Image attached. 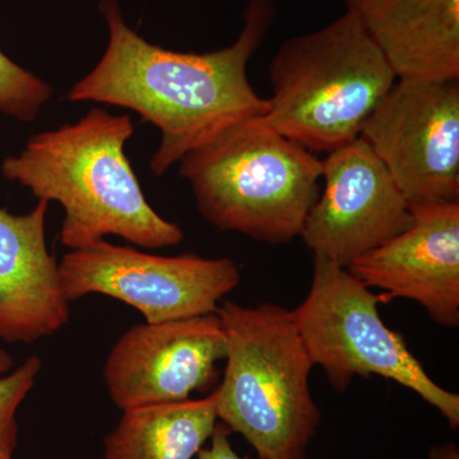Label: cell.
<instances>
[{
	"mask_svg": "<svg viewBox=\"0 0 459 459\" xmlns=\"http://www.w3.org/2000/svg\"><path fill=\"white\" fill-rule=\"evenodd\" d=\"M100 12L110 32L107 50L66 100L129 108L157 126L161 143L150 162L157 177L223 129L267 111L247 68L273 25L274 0H250L238 40L204 54L150 44L124 22L117 0H102Z\"/></svg>",
	"mask_w": 459,
	"mask_h": 459,
	"instance_id": "1",
	"label": "cell"
},
{
	"mask_svg": "<svg viewBox=\"0 0 459 459\" xmlns=\"http://www.w3.org/2000/svg\"><path fill=\"white\" fill-rule=\"evenodd\" d=\"M133 133L128 115L91 108L77 123L33 135L20 155L3 161L2 174L62 205L60 241L69 249L107 235L146 249L178 246L183 230L151 207L124 151Z\"/></svg>",
	"mask_w": 459,
	"mask_h": 459,
	"instance_id": "2",
	"label": "cell"
},
{
	"mask_svg": "<svg viewBox=\"0 0 459 459\" xmlns=\"http://www.w3.org/2000/svg\"><path fill=\"white\" fill-rule=\"evenodd\" d=\"M226 336V368L217 419L240 434L258 459H309L322 413L310 391L314 364L291 310L274 304L217 309Z\"/></svg>",
	"mask_w": 459,
	"mask_h": 459,
	"instance_id": "3",
	"label": "cell"
},
{
	"mask_svg": "<svg viewBox=\"0 0 459 459\" xmlns=\"http://www.w3.org/2000/svg\"><path fill=\"white\" fill-rule=\"evenodd\" d=\"M179 172L213 228L279 246L300 237L320 195L323 165L259 117L193 148L181 157Z\"/></svg>",
	"mask_w": 459,
	"mask_h": 459,
	"instance_id": "4",
	"label": "cell"
},
{
	"mask_svg": "<svg viewBox=\"0 0 459 459\" xmlns=\"http://www.w3.org/2000/svg\"><path fill=\"white\" fill-rule=\"evenodd\" d=\"M270 80L273 95L263 122L310 152L329 153L360 137L397 78L347 8L329 25L283 42Z\"/></svg>",
	"mask_w": 459,
	"mask_h": 459,
	"instance_id": "5",
	"label": "cell"
},
{
	"mask_svg": "<svg viewBox=\"0 0 459 459\" xmlns=\"http://www.w3.org/2000/svg\"><path fill=\"white\" fill-rule=\"evenodd\" d=\"M383 300L346 268L314 258L309 292L291 310L314 367H322L338 392L346 391L353 377L394 380L439 411L455 430L459 395L437 385L404 338L386 327L377 310Z\"/></svg>",
	"mask_w": 459,
	"mask_h": 459,
	"instance_id": "6",
	"label": "cell"
},
{
	"mask_svg": "<svg viewBox=\"0 0 459 459\" xmlns=\"http://www.w3.org/2000/svg\"><path fill=\"white\" fill-rule=\"evenodd\" d=\"M59 276L68 303L90 294L108 296L137 309L146 323L216 313L223 296L240 282L238 264L230 258L153 255L105 238L66 253Z\"/></svg>",
	"mask_w": 459,
	"mask_h": 459,
	"instance_id": "7",
	"label": "cell"
},
{
	"mask_svg": "<svg viewBox=\"0 0 459 459\" xmlns=\"http://www.w3.org/2000/svg\"><path fill=\"white\" fill-rule=\"evenodd\" d=\"M360 137L409 204L459 202L458 81H395Z\"/></svg>",
	"mask_w": 459,
	"mask_h": 459,
	"instance_id": "8",
	"label": "cell"
},
{
	"mask_svg": "<svg viewBox=\"0 0 459 459\" xmlns=\"http://www.w3.org/2000/svg\"><path fill=\"white\" fill-rule=\"evenodd\" d=\"M322 165L325 190L300 234L314 258L347 268L410 225L409 201L367 141L332 151Z\"/></svg>",
	"mask_w": 459,
	"mask_h": 459,
	"instance_id": "9",
	"label": "cell"
},
{
	"mask_svg": "<svg viewBox=\"0 0 459 459\" xmlns=\"http://www.w3.org/2000/svg\"><path fill=\"white\" fill-rule=\"evenodd\" d=\"M226 359L219 314L133 325L114 344L104 367L111 400L122 411L189 400L217 379Z\"/></svg>",
	"mask_w": 459,
	"mask_h": 459,
	"instance_id": "10",
	"label": "cell"
},
{
	"mask_svg": "<svg viewBox=\"0 0 459 459\" xmlns=\"http://www.w3.org/2000/svg\"><path fill=\"white\" fill-rule=\"evenodd\" d=\"M411 222L346 268L367 287L409 299L437 325H459V202L410 204Z\"/></svg>",
	"mask_w": 459,
	"mask_h": 459,
	"instance_id": "11",
	"label": "cell"
},
{
	"mask_svg": "<svg viewBox=\"0 0 459 459\" xmlns=\"http://www.w3.org/2000/svg\"><path fill=\"white\" fill-rule=\"evenodd\" d=\"M49 202L31 212L0 208V340L32 343L69 322V303L60 285L59 264L48 249Z\"/></svg>",
	"mask_w": 459,
	"mask_h": 459,
	"instance_id": "12",
	"label": "cell"
},
{
	"mask_svg": "<svg viewBox=\"0 0 459 459\" xmlns=\"http://www.w3.org/2000/svg\"><path fill=\"white\" fill-rule=\"evenodd\" d=\"M397 80H459V0H347Z\"/></svg>",
	"mask_w": 459,
	"mask_h": 459,
	"instance_id": "13",
	"label": "cell"
},
{
	"mask_svg": "<svg viewBox=\"0 0 459 459\" xmlns=\"http://www.w3.org/2000/svg\"><path fill=\"white\" fill-rule=\"evenodd\" d=\"M214 392L202 400L123 411L102 459H193L217 424Z\"/></svg>",
	"mask_w": 459,
	"mask_h": 459,
	"instance_id": "14",
	"label": "cell"
},
{
	"mask_svg": "<svg viewBox=\"0 0 459 459\" xmlns=\"http://www.w3.org/2000/svg\"><path fill=\"white\" fill-rule=\"evenodd\" d=\"M53 95V87L0 50V114L31 123Z\"/></svg>",
	"mask_w": 459,
	"mask_h": 459,
	"instance_id": "15",
	"label": "cell"
},
{
	"mask_svg": "<svg viewBox=\"0 0 459 459\" xmlns=\"http://www.w3.org/2000/svg\"><path fill=\"white\" fill-rule=\"evenodd\" d=\"M40 370V358L31 355L9 376L0 377V457H13L18 440V407L31 392Z\"/></svg>",
	"mask_w": 459,
	"mask_h": 459,
	"instance_id": "16",
	"label": "cell"
},
{
	"mask_svg": "<svg viewBox=\"0 0 459 459\" xmlns=\"http://www.w3.org/2000/svg\"><path fill=\"white\" fill-rule=\"evenodd\" d=\"M230 434L231 430L222 422H217L212 435H211L210 446L202 448L195 455L197 459H253L249 457H240L232 444L230 442Z\"/></svg>",
	"mask_w": 459,
	"mask_h": 459,
	"instance_id": "17",
	"label": "cell"
},
{
	"mask_svg": "<svg viewBox=\"0 0 459 459\" xmlns=\"http://www.w3.org/2000/svg\"><path fill=\"white\" fill-rule=\"evenodd\" d=\"M429 459H459L458 446L451 442L435 446L429 452Z\"/></svg>",
	"mask_w": 459,
	"mask_h": 459,
	"instance_id": "18",
	"label": "cell"
},
{
	"mask_svg": "<svg viewBox=\"0 0 459 459\" xmlns=\"http://www.w3.org/2000/svg\"><path fill=\"white\" fill-rule=\"evenodd\" d=\"M13 367V359L4 350H0V376L8 373Z\"/></svg>",
	"mask_w": 459,
	"mask_h": 459,
	"instance_id": "19",
	"label": "cell"
},
{
	"mask_svg": "<svg viewBox=\"0 0 459 459\" xmlns=\"http://www.w3.org/2000/svg\"><path fill=\"white\" fill-rule=\"evenodd\" d=\"M0 459H13V457H0Z\"/></svg>",
	"mask_w": 459,
	"mask_h": 459,
	"instance_id": "20",
	"label": "cell"
}]
</instances>
